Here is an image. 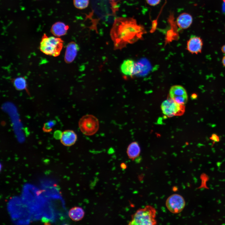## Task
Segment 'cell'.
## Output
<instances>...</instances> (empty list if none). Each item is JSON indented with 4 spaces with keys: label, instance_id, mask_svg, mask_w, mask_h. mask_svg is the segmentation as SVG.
<instances>
[{
    "label": "cell",
    "instance_id": "obj_1",
    "mask_svg": "<svg viewBox=\"0 0 225 225\" xmlns=\"http://www.w3.org/2000/svg\"><path fill=\"white\" fill-rule=\"evenodd\" d=\"M145 32L143 26L134 18L120 17L115 19L110 35L115 48H120L140 39Z\"/></svg>",
    "mask_w": 225,
    "mask_h": 225
},
{
    "label": "cell",
    "instance_id": "obj_2",
    "mask_svg": "<svg viewBox=\"0 0 225 225\" xmlns=\"http://www.w3.org/2000/svg\"><path fill=\"white\" fill-rule=\"evenodd\" d=\"M156 211L150 205H147L144 208H140L131 216V220L128 225H149L157 224L156 219Z\"/></svg>",
    "mask_w": 225,
    "mask_h": 225
},
{
    "label": "cell",
    "instance_id": "obj_3",
    "mask_svg": "<svg viewBox=\"0 0 225 225\" xmlns=\"http://www.w3.org/2000/svg\"><path fill=\"white\" fill-rule=\"evenodd\" d=\"M63 43V40L60 38L48 37L46 34H44L40 42V49L45 54L57 57L60 53Z\"/></svg>",
    "mask_w": 225,
    "mask_h": 225
},
{
    "label": "cell",
    "instance_id": "obj_4",
    "mask_svg": "<svg viewBox=\"0 0 225 225\" xmlns=\"http://www.w3.org/2000/svg\"><path fill=\"white\" fill-rule=\"evenodd\" d=\"M78 125L81 132L84 135L90 136L94 135L98 131L99 122L98 119L91 114H86L81 117Z\"/></svg>",
    "mask_w": 225,
    "mask_h": 225
},
{
    "label": "cell",
    "instance_id": "obj_5",
    "mask_svg": "<svg viewBox=\"0 0 225 225\" xmlns=\"http://www.w3.org/2000/svg\"><path fill=\"white\" fill-rule=\"evenodd\" d=\"M161 107L163 113L168 117L181 116L185 111L184 105L179 104L170 98L164 101Z\"/></svg>",
    "mask_w": 225,
    "mask_h": 225
},
{
    "label": "cell",
    "instance_id": "obj_6",
    "mask_svg": "<svg viewBox=\"0 0 225 225\" xmlns=\"http://www.w3.org/2000/svg\"><path fill=\"white\" fill-rule=\"evenodd\" d=\"M185 205V202L183 198L177 194H173L169 196L166 202L167 208L173 213H178L181 212Z\"/></svg>",
    "mask_w": 225,
    "mask_h": 225
},
{
    "label": "cell",
    "instance_id": "obj_7",
    "mask_svg": "<svg viewBox=\"0 0 225 225\" xmlns=\"http://www.w3.org/2000/svg\"><path fill=\"white\" fill-rule=\"evenodd\" d=\"M169 96L170 98L180 104L184 105L188 100V95L185 89L180 85L172 86L170 90Z\"/></svg>",
    "mask_w": 225,
    "mask_h": 225
},
{
    "label": "cell",
    "instance_id": "obj_8",
    "mask_svg": "<svg viewBox=\"0 0 225 225\" xmlns=\"http://www.w3.org/2000/svg\"><path fill=\"white\" fill-rule=\"evenodd\" d=\"M202 45L203 42L201 38L193 36L187 42V49L192 54H197L201 52Z\"/></svg>",
    "mask_w": 225,
    "mask_h": 225
},
{
    "label": "cell",
    "instance_id": "obj_9",
    "mask_svg": "<svg viewBox=\"0 0 225 225\" xmlns=\"http://www.w3.org/2000/svg\"><path fill=\"white\" fill-rule=\"evenodd\" d=\"M79 48L75 42H71L67 45L64 56L66 62L69 63L72 62L76 58Z\"/></svg>",
    "mask_w": 225,
    "mask_h": 225
},
{
    "label": "cell",
    "instance_id": "obj_10",
    "mask_svg": "<svg viewBox=\"0 0 225 225\" xmlns=\"http://www.w3.org/2000/svg\"><path fill=\"white\" fill-rule=\"evenodd\" d=\"M77 139V135L72 130H67L63 132L60 139L61 143L67 147L74 145Z\"/></svg>",
    "mask_w": 225,
    "mask_h": 225
},
{
    "label": "cell",
    "instance_id": "obj_11",
    "mask_svg": "<svg viewBox=\"0 0 225 225\" xmlns=\"http://www.w3.org/2000/svg\"><path fill=\"white\" fill-rule=\"evenodd\" d=\"M193 21L192 16L189 14L183 12L180 14L176 19L178 27L182 29H186L190 27Z\"/></svg>",
    "mask_w": 225,
    "mask_h": 225
},
{
    "label": "cell",
    "instance_id": "obj_12",
    "mask_svg": "<svg viewBox=\"0 0 225 225\" xmlns=\"http://www.w3.org/2000/svg\"><path fill=\"white\" fill-rule=\"evenodd\" d=\"M68 28V25H66L63 22H58L52 25L50 31L54 36L60 37L65 35Z\"/></svg>",
    "mask_w": 225,
    "mask_h": 225
},
{
    "label": "cell",
    "instance_id": "obj_13",
    "mask_svg": "<svg viewBox=\"0 0 225 225\" xmlns=\"http://www.w3.org/2000/svg\"><path fill=\"white\" fill-rule=\"evenodd\" d=\"M150 65L145 60H142L135 63L133 74L144 75L147 73L150 69Z\"/></svg>",
    "mask_w": 225,
    "mask_h": 225
},
{
    "label": "cell",
    "instance_id": "obj_14",
    "mask_svg": "<svg viewBox=\"0 0 225 225\" xmlns=\"http://www.w3.org/2000/svg\"><path fill=\"white\" fill-rule=\"evenodd\" d=\"M140 152V147L136 142L131 143L128 146L127 153L129 158L134 160L139 155Z\"/></svg>",
    "mask_w": 225,
    "mask_h": 225
},
{
    "label": "cell",
    "instance_id": "obj_15",
    "mask_svg": "<svg viewBox=\"0 0 225 225\" xmlns=\"http://www.w3.org/2000/svg\"><path fill=\"white\" fill-rule=\"evenodd\" d=\"M85 215L83 209L80 207H74L70 209L68 212L69 217L74 221L81 220Z\"/></svg>",
    "mask_w": 225,
    "mask_h": 225
},
{
    "label": "cell",
    "instance_id": "obj_16",
    "mask_svg": "<svg viewBox=\"0 0 225 225\" xmlns=\"http://www.w3.org/2000/svg\"><path fill=\"white\" fill-rule=\"evenodd\" d=\"M135 63L132 60L128 59L123 61L120 69L122 72L127 76L133 75Z\"/></svg>",
    "mask_w": 225,
    "mask_h": 225
},
{
    "label": "cell",
    "instance_id": "obj_17",
    "mask_svg": "<svg viewBox=\"0 0 225 225\" xmlns=\"http://www.w3.org/2000/svg\"><path fill=\"white\" fill-rule=\"evenodd\" d=\"M12 82L17 90L19 91L26 90L28 92L27 82L24 77L16 78L13 80Z\"/></svg>",
    "mask_w": 225,
    "mask_h": 225
},
{
    "label": "cell",
    "instance_id": "obj_18",
    "mask_svg": "<svg viewBox=\"0 0 225 225\" xmlns=\"http://www.w3.org/2000/svg\"><path fill=\"white\" fill-rule=\"evenodd\" d=\"M74 7L79 9H83L86 8L88 6L89 0H73Z\"/></svg>",
    "mask_w": 225,
    "mask_h": 225
},
{
    "label": "cell",
    "instance_id": "obj_19",
    "mask_svg": "<svg viewBox=\"0 0 225 225\" xmlns=\"http://www.w3.org/2000/svg\"><path fill=\"white\" fill-rule=\"evenodd\" d=\"M56 122L55 120H50L44 123L42 128L43 130L45 132H49L52 131V128L55 125Z\"/></svg>",
    "mask_w": 225,
    "mask_h": 225
},
{
    "label": "cell",
    "instance_id": "obj_20",
    "mask_svg": "<svg viewBox=\"0 0 225 225\" xmlns=\"http://www.w3.org/2000/svg\"><path fill=\"white\" fill-rule=\"evenodd\" d=\"M161 0H146L147 3L151 6H155L159 3Z\"/></svg>",
    "mask_w": 225,
    "mask_h": 225
},
{
    "label": "cell",
    "instance_id": "obj_21",
    "mask_svg": "<svg viewBox=\"0 0 225 225\" xmlns=\"http://www.w3.org/2000/svg\"><path fill=\"white\" fill-rule=\"evenodd\" d=\"M210 139L212 140L214 142H218L220 140L219 137L216 134H213Z\"/></svg>",
    "mask_w": 225,
    "mask_h": 225
},
{
    "label": "cell",
    "instance_id": "obj_22",
    "mask_svg": "<svg viewBox=\"0 0 225 225\" xmlns=\"http://www.w3.org/2000/svg\"><path fill=\"white\" fill-rule=\"evenodd\" d=\"M62 132L59 130L55 131L54 133V137L56 139H60L61 137Z\"/></svg>",
    "mask_w": 225,
    "mask_h": 225
},
{
    "label": "cell",
    "instance_id": "obj_23",
    "mask_svg": "<svg viewBox=\"0 0 225 225\" xmlns=\"http://www.w3.org/2000/svg\"><path fill=\"white\" fill-rule=\"evenodd\" d=\"M120 167L122 169H125L127 168V165L124 163H122L120 164Z\"/></svg>",
    "mask_w": 225,
    "mask_h": 225
},
{
    "label": "cell",
    "instance_id": "obj_24",
    "mask_svg": "<svg viewBox=\"0 0 225 225\" xmlns=\"http://www.w3.org/2000/svg\"><path fill=\"white\" fill-rule=\"evenodd\" d=\"M221 50L222 52L225 54V45L222 47Z\"/></svg>",
    "mask_w": 225,
    "mask_h": 225
},
{
    "label": "cell",
    "instance_id": "obj_25",
    "mask_svg": "<svg viewBox=\"0 0 225 225\" xmlns=\"http://www.w3.org/2000/svg\"><path fill=\"white\" fill-rule=\"evenodd\" d=\"M222 63L223 66L225 67V56L223 57L222 58Z\"/></svg>",
    "mask_w": 225,
    "mask_h": 225
},
{
    "label": "cell",
    "instance_id": "obj_26",
    "mask_svg": "<svg viewBox=\"0 0 225 225\" xmlns=\"http://www.w3.org/2000/svg\"><path fill=\"white\" fill-rule=\"evenodd\" d=\"M197 97V95L195 94H193L192 95V98H195Z\"/></svg>",
    "mask_w": 225,
    "mask_h": 225
},
{
    "label": "cell",
    "instance_id": "obj_27",
    "mask_svg": "<svg viewBox=\"0 0 225 225\" xmlns=\"http://www.w3.org/2000/svg\"><path fill=\"white\" fill-rule=\"evenodd\" d=\"M223 2L225 3V0H223Z\"/></svg>",
    "mask_w": 225,
    "mask_h": 225
},
{
    "label": "cell",
    "instance_id": "obj_28",
    "mask_svg": "<svg viewBox=\"0 0 225 225\" xmlns=\"http://www.w3.org/2000/svg\"><path fill=\"white\" fill-rule=\"evenodd\" d=\"M109 0L112 1H115V0Z\"/></svg>",
    "mask_w": 225,
    "mask_h": 225
}]
</instances>
